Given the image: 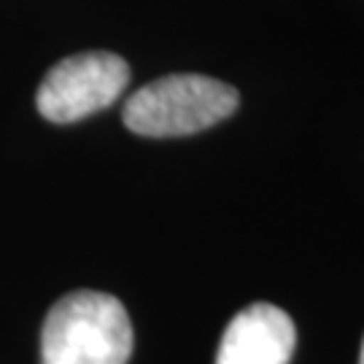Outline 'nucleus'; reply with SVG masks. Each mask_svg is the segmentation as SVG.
<instances>
[{
  "instance_id": "2",
  "label": "nucleus",
  "mask_w": 364,
  "mask_h": 364,
  "mask_svg": "<svg viewBox=\"0 0 364 364\" xmlns=\"http://www.w3.org/2000/svg\"><path fill=\"white\" fill-rule=\"evenodd\" d=\"M240 95L232 84L200 73H176L146 84L124 103L127 130L144 138H181L232 117Z\"/></svg>"
},
{
  "instance_id": "1",
  "label": "nucleus",
  "mask_w": 364,
  "mask_h": 364,
  "mask_svg": "<svg viewBox=\"0 0 364 364\" xmlns=\"http://www.w3.org/2000/svg\"><path fill=\"white\" fill-rule=\"evenodd\" d=\"M132 324L105 291H70L57 299L41 329V364H127Z\"/></svg>"
},
{
  "instance_id": "4",
  "label": "nucleus",
  "mask_w": 364,
  "mask_h": 364,
  "mask_svg": "<svg viewBox=\"0 0 364 364\" xmlns=\"http://www.w3.org/2000/svg\"><path fill=\"white\" fill-rule=\"evenodd\" d=\"M297 346V329L287 311L270 302H254L227 324L216 364H289Z\"/></svg>"
},
{
  "instance_id": "3",
  "label": "nucleus",
  "mask_w": 364,
  "mask_h": 364,
  "mask_svg": "<svg viewBox=\"0 0 364 364\" xmlns=\"http://www.w3.org/2000/svg\"><path fill=\"white\" fill-rule=\"evenodd\" d=\"M130 84V65L114 52H81L65 57L41 81L36 103L43 119L70 124L103 111Z\"/></svg>"
},
{
  "instance_id": "5",
  "label": "nucleus",
  "mask_w": 364,
  "mask_h": 364,
  "mask_svg": "<svg viewBox=\"0 0 364 364\" xmlns=\"http://www.w3.org/2000/svg\"><path fill=\"white\" fill-rule=\"evenodd\" d=\"M359 364H364V340H362V353H359Z\"/></svg>"
}]
</instances>
